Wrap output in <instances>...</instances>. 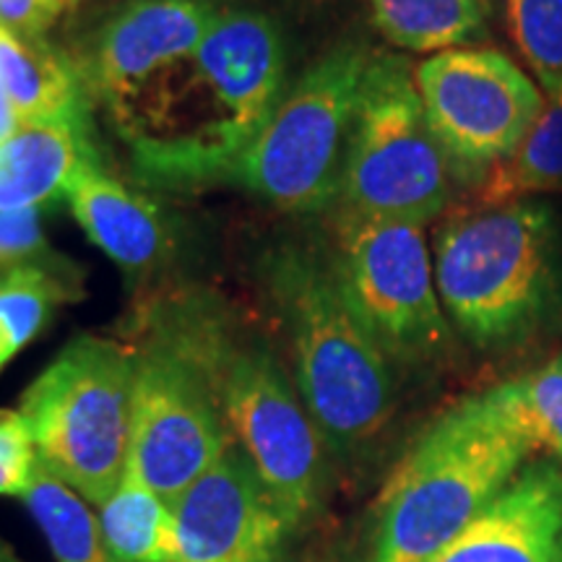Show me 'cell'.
Masks as SVG:
<instances>
[{
    "label": "cell",
    "mask_w": 562,
    "mask_h": 562,
    "mask_svg": "<svg viewBox=\"0 0 562 562\" xmlns=\"http://www.w3.org/2000/svg\"><path fill=\"white\" fill-rule=\"evenodd\" d=\"M263 271L290 334L294 383L315 427L341 453L370 446L393 414L391 357L351 311L331 258L281 245Z\"/></svg>",
    "instance_id": "cell-2"
},
{
    "label": "cell",
    "mask_w": 562,
    "mask_h": 562,
    "mask_svg": "<svg viewBox=\"0 0 562 562\" xmlns=\"http://www.w3.org/2000/svg\"><path fill=\"white\" fill-rule=\"evenodd\" d=\"M133 378L136 349L81 334L19 406L47 472L97 508L121 484L128 463Z\"/></svg>",
    "instance_id": "cell-6"
},
{
    "label": "cell",
    "mask_w": 562,
    "mask_h": 562,
    "mask_svg": "<svg viewBox=\"0 0 562 562\" xmlns=\"http://www.w3.org/2000/svg\"><path fill=\"white\" fill-rule=\"evenodd\" d=\"M24 503L58 562H115L102 542L100 521L89 503L47 472L45 463Z\"/></svg>",
    "instance_id": "cell-22"
},
{
    "label": "cell",
    "mask_w": 562,
    "mask_h": 562,
    "mask_svg": "<svg viewBox=\"0 0 562 562\" xmlns=\"http://www.w3.org/2000/svg\"><path fill=\"white\" fill-rule=\"evenodd\" d=\"M0 89L21 125L89 117V97L70 55L45 37H21L0 24Z\"/></svg>",
    "instance_id": "cell-17"
},
{
    "label": "cell",
    "mask_w": 562,
    "mask_h": 562,
    "mask_svg": "<svg viewBox=\"0 0 562 562\" xmlns=\"http://www.w3.org/2000/svg\"><path fill=\"white\" fill-rule=\"evenodd\" d=\"M76 0H0V24L21 37H45Z\"/></svg>",
    "instance_id": "cell-27"
},
{
    "label": "cell",
    "mask_w": 562,
    "mask_h": 562,
    "mask_svg": "<svg viewBox=\"0 0 562 562\" xmlns=\"http://www.w3.org/2000/svg\"><path fill=\"white\" fill-rule=\"evenodd\" d=\"M432 562H562L560 463H526Z\"/></svg>",
    "instance_id": "cell-14"
},
{
    "label": "cell",
    "mask_w": 562,
    "mask_h": 562,
    "mask_svg": "<svg viewBox=\"0 0 562 562\" xmlns=\"http://www.w3.org/2000/svg\"><path fill=\"white\" fill-rule=\"evenodd\" d=\"M172 510L180 562H279L292 529L237 442Z\"/></svg>",
    "instance_id": "cell-13"
},
{
    "label": "cell",
    "mask_w": 562,
    "mask_h": 562,
    "mask_svg": "<svg viewBox=\"0 0 562 562\" xmlns=\"http://www.w3.org/2000/svg\"><path fill=\"white\" fill-rule=\"evenodd\" d=\"M554 222L537 201L482 206L451 220L435 243V284L469 341L495 347L529 331L554 290Z\"/></svg>",
    "instance_id": "cell-5"
},
{
    "label": "cell",
    "mask_w": 562,
    "mask_h": 562,
    "mask_svg": "<svg viewBox=\"0 0 562 562\" xmlns=\"http://www.w3.org/2000/svg\"><path fill=\"white\" fill-rule=\"evenodd\" d=\"M63 269L19 266L0 277V349L9 360L45 328L53 307L79 297V281Z\"/></svg>",
    "instance_id": "cell-23"
},
{
    "label": "cell",
    "mask_w": 562,
    "mask_h": 562,
    "mask_svg": "<svg viewBox=\"0 0 562 562\" xmlns=\"http://www.w3.org/2000/svg\"><path fill=\"white\" fill-rule=\"evenodd\" d=\"M484 398L533 451H547L562 467V357L492 385Z\"/></svg>",
    "instance_id": "cell-21"
},
{
    "label": "cell",
    "mask_w": 562,
    "mask_h": 562,
    "mask_svg": "<svg viewBox=\"0 0 562 562\" xmlns=\"http://www.w3.org/2000/svg\"><path fill=\"white\" fill-rule=\"evenodd\" d=\"M372 55L364 45L347 42L315 60L284 91L232 180L292 214L334 206Z\"/></svg>",
    "instance_id": "cell-8"
},
{
    "label": "cell",
    "mask_w": 562,
    "mask_h": 562,
    "mask_svg": "<svg viewBox=\"0 0 562 562\" xmlns=\"http://www.w3.org/2000/svg\"><path fill=\"white\" fill-rule=\"evenodd\" d=\"M414 79L435 138L463 182L484 180L508 159L544 108L539 83L492 47L435 53Z\"/></svg>",
    "instance_id": "cell-11"
},
{
    "label": "cell",
    "mask_w": 562,
    "mask_h": 562,
    "mask_svg": "<svg viewBox=\"0 0 562 562\" xmlns=\"http://www.w3.org/2000/svg\"><path fill=\"white\" fill-rule=\"evenodd\" d=\"M331 266L351 311L398 362H432L451 347L425 227L339 211Z\"/></svg>",
    "instance_id": "cell-10"
},
{
    "label": "cell",
    "mask_w": 562,
    "mask_h": 562,
    "mask_svg": "<svg viewBox=\"0 0 562 562\" xmlns=\"http://www.w3.org/2000/svg\"><path fill=\"white\" fill-rule=\"evenodd\" d=\"M21 128L16 112H13L9 97L3 94V89H0V144H3L5 138H11L13 133Z\"/></svg>",
    "instance_id": "cell-28"
},
{
    "label": "cell",
    "mask_w": 562,
    "mask_h": 562,
    "mask_svg": "<svg viewBox=\"0 0 562 562\" xmlns=\"http://www.w3.org/2000/svg\"><path fill=\"white\" fill-rule=\"evenodd\" d=\"M53 256L47 252L45 235H42V222L37 209H16L0 211V271H13L19 266H50L45 263Z\"/></svg>",
    "instance_id": "cell-26"
},
{
    "label": "cell",
    "mask_w": 562,
    "mask_h": 562,
    "mask_svg": "<svg viewBox=\"0 0 562 562\" xmlns=\"http://www.w3.org/2000/svg\"><path fill=\"white\" fill-rule=\"evenodd\" d=\"M562 188V83L544 91V108L508 159L482 180V206L533 201Z\"/></svg>",
    "instance_id": "cell-20"
},
{
    "label": "cell",
    "mask_w": 562,
    "mask_h": 562,
    "mask_svg": "<svg viewBox=\"0 0 562 562\" xmlns=\"http://www.w3.org/2000/svg\"><path fill=\"white\" fill-rule=\"evenodd\" d=\"M0 562H11V558H9V552L3 550V547H0Z\"/></svg>",
    "instance_id": "cell-29"
},
{
    "label": "cell",
    "mask_w": 562,
    "mask_h": 562,
    "mask_svg": "<svg viewBox=\"0 0 562 562\" xmlns=\"http://www.w3.org/2000/svg\"><path fill=\"white\" fill-rule=\"evenodd\" d=\"M533 453L484 398H467L419 435L378 503L370 562H432L508 487Z\"/></svg>",
    "instance_id": "cell-3"
},
{
    "label": "cell",
    "mask_w": 562,
    "mask_h": 562,
    "mask_svg": "<svg viewBox=\"0 0 562 562\" xmlns=\"http://www.w3.org/2000/svg\"><path fill=\"white\" fill-rule=\"evenodd\" d=\"M66 199L89 240L123 269H151L165 261L172 248V229L165 211L104 172L97 154L74 172Z\"/></svg>",
    "instance_id": "cell-15"
},
{
    "label": "cell",
    "mask_w": 562,
    "mask_h": 562,
    "mask_svg": "<svg viewBox=\"0 0 562 562\" xmlns=\"http://www.w3.org/2000/svg\"><path fill=\"white\" fill-rule=\"evenodd\" d=\"M453 178L409 60L375 53L360 89L336 206L425 227L448 206Z\"/></svg>",
    "instance_id": "cell-7"
},
{
    "label": "cell",
    "mask_w": 562,
    "mask_h": 562,
    "mask_svg": "<svg viewBox=\"0 0 562 562\" xmlns=\"http://www.w3.org/2000/svg\"><path fill=\"white\" fill-rule=\"evenodd\" d=\"M383 37L409 53L469 47L487 32V0H370Z\"/></svg>",
    "instance_id": "cell-19"
},
{
    "label": "cell",
    "mask_w": 562,
    "mask_h": 562,
    "mask_svg": "<svg viewBox=\"0 0 562 562\" xmlns=\"http://www.w3.org/2000/svg\"><path fill=\"white\" fill-rule=\"evenodd\" d=\"M505 24L531 74L550 91L562 83V0H503Z\"/></svg>",
    "instance_id": "cell-24"
},
{
    "label": "cell",
    "mask_w": 562,
    "mask_h": 562,
    "mask_svg": "<svg viewBox=\"0 0 562 562\" xmlns=\"http://www.w3.org/2000/svg\"><path fill=\"white\" fill-rule=\"evenodd\" d=\"M209 360L224 419L292 529L313 516L323 487V446L300 393L277 355L261 341H240L216 307Z\"/></svg>",
    "instance_id": "cell-9"
},
{
    "label": "cell",
    "mask_w": 562,
    "mask_h": 562,
    "mask_svg": "<svg viewBox=\"0 0 562 562\" xmlns=\"http://www.w3.org/2000/svg\"><path fill=\"white\" fill-rule=\"evenodd\" d=\"M102 542L115 562H180L172 503L125 469L115 492L97 508Z\"/></svg>",
    "instance_id": "cell-18"
},
{
    "label": "cell",
    "mask_w": 562,
    "mask_h": 562,
    "mask_svg": "<svg viewBox=\"0 0 562 562\" xmlns=\"http://www.w3.org/2000/svg\"><path fill=\"white\" fill-rule=\"evenodd\" d=\"M284 42L258 11H220L193 55L108 110L144 180L195 188L232 180L284 91Z\"/></svg>",
    "instance_id": "cell-1"
},
{
    "label": "cell",
    "mask_w": 562,
    "mask_h": 562,
    "mask_svg": "<svg viewBox=\"0 0 562 562\" xmlns=\"http://www.w3.org/2000/svg\"><path fill=\"white\" fill-rule=\"evenodd\" d=\"M216 16L214 0H128L112 11L70 55L89 102L110 110L193 55Z\"/></svg>",
    "instance_id": "cell-12"
},
{
    "label": "cell",
    "mask_w": 562,
    "mask_h": 562,
    "mask_svg": "<svg viewBox=\"0 0 562 562\" xmlns=\"http://www.w3.org/2000/svg\"><path fill=\"white\" fill-rule=\"evenodd\" d=\"M235 442L206 347V300L154 307L136 349L125 469L175 503Z\"/></svg>",
    "instance_id": "cell-4"
},
{
    "label": "cell",
    "mask_w": 562,
    "mask_h": 562,
    "mask_svg": "<svg viewBox=\"0 0 562 562\" xmlns=\"http://www.w3.org/2000/svg\"><path fill=\"white\" fill-rule=\"evenodd\" d=\"M94 154L89 117L21 125L0 144V211L37 209L66 195L74 172Z\"/></svg>",
    "instance_id": "cell-16"
},
{
    "label": "cell",
    "mask_w": 562,
    "mask_h": 562,
    "mask_svg": "<svg viewBox=\"0 0 562 562\" xmlns=\"http://www.w3.org/2000/svg\"><path fill=\"white\" fill-rule=\"evenodd\" d=\"M40 467L42 461L26 419L19 412L0 414V495L24 501Z\"/></svg>",
    "instance_id": "cell-25"
}]
</instances>
